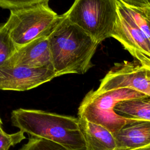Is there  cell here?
I'll use <instances>...</instances> for the list:
<instances>
[{
	"mask_svg": "<svg viewBox=\"0 0 150 150\" xmlns=\"http://www.w3.org/2000/svg\"><path fill=\"white\" fill-rule=\"evenodd\" d=\"M52 64L57 76L84 74L91 63L98 43L66 16L48 37Z\"/></svg>",
	"mask_w": 150,
	"mask_h": 150,
	"instance_id": "1",
	"label": "cell"
},
{
	"mask_svg": "<svg viewBox=\"0 0 150 150\" xmlns=\"http://www.w3.org/2000/svg\"><path fill=\"white\" fill-rule=\"evenodd\" d=\"M11 121L30 137L48 139L71 150H86L78 117L18 108L11 112Z\"/></svg>",
	"mask_w": 150,
	"mask_h": 150,
	"instance_id": "2",
	"label": "cell"
},
{
	"mask_svg": "<svg viewBox=\"0 0 150 150\" xmlns=\"http://www.w3.org/2000/svg\"><path fill=\"white\" fill-rule=\"evenodd\" d=\"M138 91L123 88L104 92L91 90L81 101L78 108V117L100 124L114 135L124 125L140 119L125 118L117 114L114 107L125 100L145 97Z\"/></svg>",
	"mask_w": 150,
	"mask_h": 150,
	"instance_id": "3",
	"label": "cell"
},
{
	"mask_svg": "<svg viewBox=\"0 0 150 150\" xmlns=\"http://www.w3.org/2000/svg\"><path fill=\"white\" fill-rule=\"evenodd\" d=\"M61 18L62 15L53 11L48 3H43L11 10L5 25L18 48L39 38L49 37Z\"/></svg>",
	"mask_w": 150,
	"mask_h": 150,
	"instance_id": "4",
	"label": "cell"
},
{
	"mask_svg": "<svg viewBox=\"0 0 150 150\" xmlns=\"http://www.w3.org/2000/svg\"><path fill=\"white\" fill-rule=\"evenodd\" d=\"M64 14L100 44L112 36L118 16L117 0H75Z\"/></svg>",
	"mask_w": 150,
	"mask_h": 150,
	"instance_id": "5",
	"label": "cell"
},
{
	"mask_svg": "<svg viewBox=\"0 0 150 150\" xmlns=\"http://www.w3.org/2000/svg\"><path fill=\"white\" fill-rule=\"evenodd\" d=\"M130 88L150 96V70L137 60L115 63L101 80L99 92Z\"/></svg>",
	"mask_w": 150,
	"mask_h": 150,
	"instance_id": "6",
	"label": "cell"
},
{
	"mask_svg": "<svg viewBox=\"0 0 150 150\" xmlns=\"http://www.w3.org/2000/svg\"><path fill=\"white\" fill-rule=\"evenodd\" d=\"M57 77L53 70L21 66L0 67V90L23 91L36 88Z\"/></svg>",
	"mask_w": 150,
	"mask_h": 150,
	"instance_id": "7",
	"label": "cell"
},
{
	"mask_svg": "<svg viewBox=\"0 0 150 150\" xmlns=\"http://www.w3.org/2000/svg\"><path fill=\"white\" fill-rule=\"evenodd\" d=\"M16 66L53 70L48 37H43L18 47L5 66Z\"/></svg>",
	"mask_w": 150,
	"mask_h": 150,
	"instance_id": "8",
	"label": "cell"
},
{
	"mask_svg": "<svg viewBox=\"0 0 150 150\" xmlns=\"http://www.w3.org/2000/svg\"><path fill=\"white\" fill-rule=\"evenodd\" d=\"M116 150H133L150 144V121L138 120L124 125L114 134Z\"/></svg>",
	"mask_w": 150,
	"mask_h": 150,
	"instance_id": "9",
	"label": "cell"
},
{
	"mask_svg": "<svg viewBox=\"0 0 150 150\" xmlns=\"http://www.w3.org/2000/svg\"><path fill=\"white\" fill-rule=\"evenodd\" d=\"M111 37L119 41L125 49H135L150 55V40L148 38L119 14Z\"/></svg>",
	"mask_w": 150,
	"mask_h": 150,
	"instance_id": "10",
	"label": "cell"
},
{
	"mask_svg": "<svg viewBox=\"0 0 150 150\" xmlns=\"http://www.w3.org/2000/svg\"><path fill=\"white\" fill-rule=\"evenodd\" d=\"M79 119L86 150H116V141L111 131L85 118Z\"/></svg>",
	"mask_w": 150,
	"mask_h": 150,
	"instance_id": "11",
	"label": "cell"
},
{
	"mask_svg": "<svg viewBox=\"0 0 150 150\" xmlns=\"http://www.w3.org/2000/svg\"><path fill=\"white\" fill-rule=\"evenodd\" d=\"M118 14L141 30L150 40V5L135 6L117 0Z\"/></svg>",
	"mask_w": 150,
	"mask_h": 150,
	"instance_id": "12",
	"label": "cell"
},
{
	"mask_svg": "<svg viewBox=\"0 0 150 150\" xmlns=\"http://www.w3.org/2000/svg\"><path fill=\"white\" fill-rule=\"evenodd\" d=\"M114 111L125 118L150 121V96L121 101L116 104Z\"/></svg>",
	"mask_w": 150,
	"mask_h": 150,
	"instance_id": "13",
	"label": "cell"
},
{
	"mask_svg": "<svg viewBox=\"0 0 150 150\" xmlns=\"http://www.w3.org/2000/svg\"><path fill=\"white\" fill-rule=\"evenodd\" d=\"M17 49L5 23L0 25V67L6 65Z\"/></svg>",
	"mask_w": 150,
	"mask_h": 150,
	"instance_id": "14",
	"label": "cell"
},
{
	"mask_svg": "<svg viewBox=\"0 0 150 150\" xmlns=\"http://www.w3.org/2000/svg\"><path fill=\"white\" fill-rule=\"evenodd\" d=\"M19 150H71L59 144L44 138L30 137Z\"/></svg>",
	"mask_w": 150,
	"mask_h": 150,
	"instance_id": "15",
	"label": "cell"
},
{
	"mask_svg": "<svg viewBox=\"0 0 150 150\" xmlns=\"http://www.w3.org/2000/svg\"><path fill=\"white\" fill-rule=\"evenodd\" d=\"M0 124V150H9V148L15 146L26 138L25 133L21 131L12 134L6 133Z\"/></svg>",
	"mask_w": 150,
	"mask_h": 150,
	"instance_id": "16",
	"label": "cell"
},
{
	"mask_svg": "<svg viewBox=\"0 0 150 150\" xmlns=\"http://www.w3.org/2000/svg\"><path fill=\"white\" fill-rule=\"evenodd\" d=\"M49 0H0V7L11 10L48 3Z\"/></svg>",
	"mask_w": 150,
	"mask_h": 150,
	"instance_id": "17",
	"label": "cell"
},
{
	"mask_svg": "<svg viewBox=\"0 0 150 150\" xmlns=\"http://www.w3.org/2000/svg\"><path fill=\"white\" fill-rule=\"evenodd\" d=\"M126 50H128L129 53L141 64L142 66L150 70V55L135 49L128 48L126 49Z\"/></svg>",
	"mask_w": 150,
	"mask_h": 150,
	"instance_id": "18",
	"label": "cell"
},
{
	"mask_svg": "<svg viewBox=\"0 0 150 150\" xmlns=\"http://www.w3.org/2000/svg\"><path fill=\"white\" fill-rule=\"evenodd\" d=\"M125 2L135 6H149L150 0H122Z\"/></svg>",
	"mask_w": 150,
	"mask_h": 150,
	"instance_id": "19",
	"label": "cell"
},
{
	"mask_svg": "<svg viewBox=\"0 0 150 150\" xmlns=\"http://www.w3.org/2000/svg\"><path fill=\"white\" fill-rule=\"evenodd\" d=\"M133 150H150V144H149L146 146H145L144 147L138 148V149H133Z\"/></svg>",
	"mask_w": 150,
	"mask_h": 150,
	"instance_id": "20",
	"label": "cell"
},
{
	"mask_svg": "<svg viewBox=\"0 0 150 150\" xmlns=\"http://www.w3.org/2000/svg\"><path fill=\"white\" fill-rule=\"evenodd\" d=\"M0 124H3V123H2V120H1V118H0Z\"/></svg>",
	"mask_w": 150,
	"mask_h": 150,
	"instance_id": "21",
	"label": "cell"
}]
</instances>
